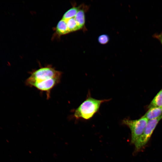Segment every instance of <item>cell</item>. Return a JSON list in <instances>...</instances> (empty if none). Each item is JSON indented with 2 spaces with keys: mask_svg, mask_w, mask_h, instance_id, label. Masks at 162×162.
<instances>
[{
  "mask_svg": "<svg viewBox=\"0 0 162 162\" xmlns=\"http://www.w3.org/2000/svg\"><path fill=\"white\" fill-rule=\"evenodd\" d=\"M30 74L25 81L26 85L45 92L49 99L52 90L60 82L62 72L48 65L33 70Z\"/></svg>",
  "mask_w": 162,
  "mask_h": 162,
  "instance_id": "cell-1",
  "label": "cell"
},
{
  "mask_svg": "<svg viewBox=\"0 0 162 162\" xmlns=\"http://www.w3.org/2000/svg\"><path fill=\"white\" fill-rule=\"evenodd\" d=\"M110 100L96 99L92 97L88 92L86 99L74 110V117L77 119H89L98 112L102 103Z\"/></svg>",
  "mask_w": 162,
  "mask_h": 162,
  "instance_id": "cell-2",
  "label": "cell"
},
{
  "mask_svg": "<svg viewBox=\"0 0 162 162\" xmlns=\"http://www.w3.org/2000/svg\"><path fill=\"white\" fill-rule=\"evenodd\" d=\"M146 118L142 116L136 120L124 118L122 123L128 126L131 132V143L134 144L142 133L148 121Z\"/></svg>",
  "mask_w": 162,
  "mask_h": 162,
  "instance_id": "cell-3",
  "label": "cell"
},
{
  "mask_svg": "<svg viewBox=\"0 0 162 162\" xmlns=\"http://www.w3.org/2000/svg\"><path fill=\"white\" fill-rule=\"evenodd\" d=\"M162 119V116L156 118L148 120L142 133L134 144L135 152L140 150L146 144L157 124Z\"/></svg>",
  "mask_w": 162,
  "mask_h": 162,
  "instance_id": "cell-4",
  "label": "cell"
},
{
  "mask_svg": "<svg viewBox=\"0 0 162 162\" xmlns=\"http://www.w3.org/2000/svg\"><path fill=\"white\" fill-rule=\"evenodd\" d=\"M162 107H154L149 108V110L142 116L148 120L156 118L162 116Z\"/></svg>",
  "mask_w": 162,
  "mask_h": 162,
  "instance_id": "cell-5",
  "label": "cell"
},
{
  "mask_svg": "<svg viewBox=\"0 0 162 162\" xmlns=\"http://www.w3.org/2000/svg\"><path fill=\"white\" fill-rule=\"evenodd\" d=\"M62 20L65 23L69 33L80 29L74 17L66 20Z\"/></svg>",
  "mask_w": 162,
  "mask_h": 162,
  "instance_id": "cell-6",
  "label": "cell"
},
{
  "mask_svg": "<svg viewBox=\"0 0 162 162\" xmlns=\"http://www.w3.org/2000/svg\"><path fill=\"white\" fill-rule=\"evenodd\" d=\"M162 107V89L157 94L148 106L152 107Z\"/></svg>",
  "mask_w": 162,
  "mask_h": 162,
  "instance_id": "cell-7",
  "label": "cell"
},
{
  "mask_svg": "<svg viewBox=\"0 0 162 162\" xmlns=\"http://www.w3.org/2000/svg\"><path fill=\"white\" fill-rule=\"evenodd\" d=\"M76 20L80 29L85 25V11L83 9H80L74 16Z\"/></svg>",
  "mask_w": 162,
  "mask_h": 162,
  "instance_id": "cell-8",
  "label": "cell"
},
{
  "mask_svg": "<svg viewBox=\"0 0 162 162\" xmlns=\"http://www.w3.org/2000/svg\"><path fill=\"white\" fill-rule=\"evenodd\" d=\"M80 8L81 6L72 7L64 13L62 19L66 20L74 17L80 9Z\"/></svg>",
  "mask_w": 162,
  "mask_h": 162,
  "instance_id": "cell-9",
  "label": "cell"
},
{
  "mask_svg": "<svg viewBox=\"0 0 162 162\" xmlns=\"http://www.w3.org/2000/svg\"><path fill=\"white\" fill-rule=\"evenodd\" d=\"M109 36L106 34H103L99 36L98 38L99 43L101 44H107L109 41Z\"/></svg>",
  "mask_w": 162,
  "mask_h": 162,
  "instance_id": "cell-10",
  "label": "cell"
},
{
  "mask_svg": "<svg viewBox=\"0 0 162 162\" xmlns=\"http://www.w3.org/2000/svg\"><path fill=\"white\" fill-rule=\"evenodd\" d=\"M153 36L158 40L162 45V32L160 34H155Z\"/></svg>",
  "mask_w": 162,
  "mask_h": 162,
  "instance_id": "cell-11",
  "label": "cell"
}]
</instances>
